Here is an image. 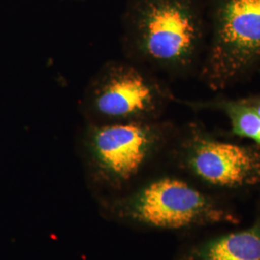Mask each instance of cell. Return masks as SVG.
Segmentation results:
<instances>
[{
	"label": "cell",
	"mask_w": 260,
	"mask_h": 260,
	"mask_svg": "<svg viewBox=\"0 0 260 260\" xmlns=\"http://www.w3.org/2000/svg\"><path fill=\"white\" fill-rule=\"evenodd\" d=\"M177 103L156 74L128 60L110 61L90 80L81 101L87 122L110 123L161 120Z\"/></svg>",
	"instance_id": "8992f818"
},
{
	"label": "cell",
	"mask_w": 260,
	"mask_h": 260,
	"mask_svg": "<svg viewBox=\"0 0 260 260\" xmlns=\"http://www.w3.org/2000/svg\"><path fill=\"white\" fill-rule=\"evenodd\" d=\"M172 121L87 122L80 153L89 185L105 197L119 195L150 176L168 153L177 132Z\"/></svg>",
	"instance_id": "3957f363"
},
{
	"label": "cell",
	"mask_w": 260,
	"mask_h": 260,
	"mask_svg": "<svg viewBox=\"0 0 260 260\" xmlns=\"http://www.w3.org/2000/svg\"><path fill=\"white\" fill-rule=\"evenodd\" d=\"M208 38L205 0H132L124 18L125 59L171 78L198 77Z\"/></svg>",
	"instance_id": "6da1fadb"
},
{
	"label": "cell",
	"mask_w": 260,
	"mask_h": 260,
	"mask_svg": "<svg viewBox=\"0 0 260 260\" xmlns=\"http://www.w3.org/2000/svg\"><path fill=\"white\" fill-rule=\"evenodd\" d=\"M167 164L229 200L260 189L259 146L223 139L201 121L177 126Z\"/></svg>",
	"instance_id": "277c9868"
},
{
	"label": "cell",
	"mask_w": 260,
	"mask_h": 260,
	"mask_svg": "<svg viewBox=\"0 0 260 260\" xmlns=\"http://www.w3.org/2000/svg\"><path fill=\"white\" fill-rule=\"evenodd\" d=\"M175 260H260V208L247 226L189 242Z\"/></svg>",
	"instance_id": "52a82bcc"
},
{
	"label": "cell",
	"mask_w": 260,
	"mask_h": 260,
	"mask_svg": "<svg viewBox=\"0 0 260 260\" xmlns=\"http://www.w3.org/2000/svg\"><path fill=\"white\" fill-rule=\"evenodd\" d=\"M208 38L198 79L223 92L260 73V0H205Z\"/></svg>",
	"instance_id": "5b68a950"
},
{
	"label": "cell",
	"mask_w": 260,
	"mask_h": 260,
	"mask_svg": "<svg viewBox=\"0 0 260 260\" xmlns=\"http://www.w3.org/2000/svg\"><path fill=\"white\" fill-rule=\"evenodd\" d=\"M258 191H259V196H258V200H257V205H256V207H257V208H260V189Z\"/></svg>",
	"instance_id": "30bf717a"
},
{
	"label": "cell",
	"mask_w": 260,
	"mask_h": 260,
	"mask_svg": "<svg viewBox=\"0 0 260 260\" xmlns=\"http://www.w3.org/2000/svg\"><path fill=\"white\" fill-rule=\"evenodd\" d=\"M100 209L108 220L157 232L236 226L242 221L232 200L205 190L176 171L152 174L121 194L102 198Z\"/></svg>",
	"instance_id": "7a4b0ae2"
},
{
	"label": "cell",
	"mask_w": 260,
	"mask_h": 260,
	"mask_svg": "<svg viewBox=\"0 0 260 260\" xmlns=\"http://www.w3.org/2000/svg\"><path fill=\"white\" fill-rule=\"evenodd\" d=\"M242 100L245 102V103H247L251 109L260 117V94L244 96V98H242Z\"/></svg>",
	"instance_id": "9c48e42d"
},
{
	"label": "cell",
	"mask_w": 260,
	"mask_h": 260,
	"mask_svg": "<svg viewBox=\"0 0 260 260\" xmlns=\"http://www.w3.org/2000/svg\"><path fill=\"white\" fill-rule=\"evenodd\" d=\"M259 75H260V73H259Z\"/></svg>",
	"instance_id": "8fae6325"
},
{
	"label": "cell",
	"mask_w": 260,
	"mask_h": 260,
	"mask_svg": "<svg viewBox=\"0 0 260 260\" xmlns=\"http://www.w3.org/2000/svg\"><path fill=\"white\" fill-rule=\"evenodd\" d=\"M195 111H218L223 113L231 123L230 134L236 138L248 140L260 147V117L239 99L217 96L205 101H177Z\"/></svg>",
	"instance_id": "ba28073f"
}]
</instances>
